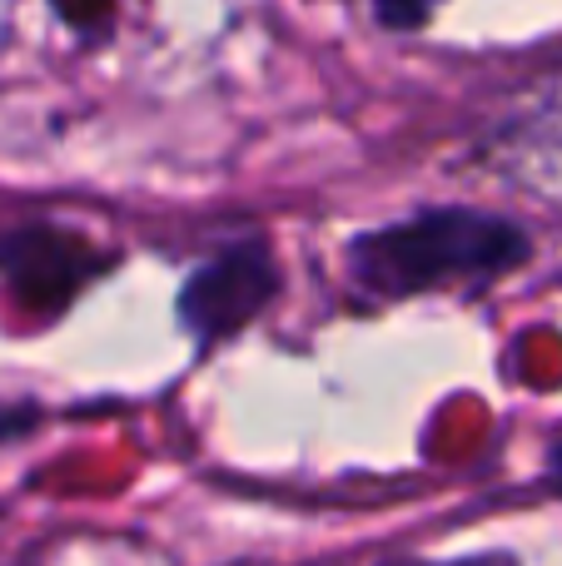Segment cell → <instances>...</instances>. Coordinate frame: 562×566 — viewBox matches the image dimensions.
<instances>
[{"label": "cell", "mask_w": 562, "mask_h": 566, "mask_svg": "<svg viewBox=\"0 0 562 566\" xmlns=\"http://www.w3.org/2000/svg\"><path fill=\"white\" fill-rule=\"evenodd\" d=\"M438 0H374V15L394 30H418L428 15H434Z\"/></svg>", "instance_id": "277c9868"}, {"label": "cell", "mask_w": 562, "mask_h": 566, "mask_svg": "<svg viewBox=\"0 0 562 566\" xmlns=\"http://www.w3.org/2000/svg\"><path fill=\"white\" fill-rule=\"evenodd\" d=\"M523 224L483 209H424L414 219L368 229L348 244V279L368 298H414L448 283H493L528 264Z\"/></svg>", "instance_id": "6da1fadb"}, {"label": "cell", "mask_w": 562, "mask_h": 566, "mask_svg": "<svg viewBox=\"0 0 562 566\" xmlns=\"http://www.w3.org/2000/svg\"><path fill=\"white\" fill-rule=\"evenodd\" d=\"M110 259L90 249V239L55 224H6L0 229V279L30 308H65Z\"/></svg>", "instance_id": "3957f363"}, {"label": "cell", "mask_w": 562, "mask_h": 566, "mask_svg": "<svg viewBox=\"0 0 562 566\" xmlns=\"http://www.w3.org/2000/svg\"><path fill=\"white\" fill-rule=\"evenodd\" d=\"M279 293V264L269 259L264 244L225 249L219 259L199 264L179 289V318L199 343L235 338L244 323L274 303Z\"/></svg>", "instance_id": "7a4b0ae2"}, {"label": "cell", "mask_w": 562, "mask_h": 566, "mask_svg": "<svg viewBox=\"0 0 562 566\" xmlns=\"http://www.w3.org/2000/svg\"><path fill=\"white\" fill-rule=\"evenodd\" d=\"M55 10L70 20V25L90 30V25H105L110 10H115V0H55Z\"/></svg>", "instance_id": "5b68a950"}, {"label": "cell", "mask_w": 562, "mask_h": 566, "mask_svg": "<svg viewBox=\"0 0 562 566\" xmlns=\"http://www.w3.org/2000/svg\"><path fill=\"white\" fill-rule=\"evenodd\" d=\"M548 488H553L558 497H562V442H558L553 452H548Z\"/></svg>", "instance_id": "ba28073f"}, {"label": "cell", "mask_w": 562, "mask_h": 566, "mask_svg": "<svg viewBox=\"0 0 562 566\" xmlns=\"http://www.w3.org/2000/svg\"><path fill=\"white\" fill-rule=\"evenodd\" d=\"M384 566H523L508 552H483V557H458V562H418V557H404V562H384Z\"/></svg>", "instance_id": "8992f818"}, {"label": "cell", "mask_w": 562, "mask_h": 566, "mask_svg": "<svg viewBox=\"0 0 562 566\" xmlns=\"http://www.w3.org/2000/svg\"><path fill=\"white\" fill-rule=\"evenodd\" d=\"M30 428H35V412L30 408H0V438H20Z\"/></svg>", "instance_id": "52a82bcc"}]
</instances>
